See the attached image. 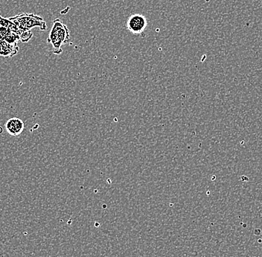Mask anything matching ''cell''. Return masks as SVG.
<instances>
[{
  "instance_id": "obj_1",
  "label": "cell",
  "mask_w": 262,
  "mask_h": 257,
  "mask_svg": "<svg viewBox=\"0 0 262 257\" xmlns=\"http://www.w3.org/2000/svg\"><path fill=\"white\" fill-rule=\"evenodd\" d=\"M70 36V31L65 24L60 19H55L48 37V43L52 45L54 54L62 53V46L69 41Z\"/></svg>"
},
{
  "instance_id": "obj_2",
  "label": "cell",
  "mask_w": 262,
  "mask_h": 257,
  "mask_svg": "<svg viewBox=\"0 0 262 257\" xmlns=\"http://www.w3.org/2000/svg\"><path fill=\"white\" fill-rule=\"evenodd\" d=\"M13 23L22 31H31L38 28L40 31H46L47 25L42 16L34 13H22L9 18Z\"/></svg>"
},
{
  "instance_id": "obj_3",
  "label": "cell",
  "mask_w": 262,
  "mask_h": 257,
  "mask_svg": "<svg viewBox=\"0 0 262 257\" xmlns=\"http://www.w3.org/2000/svg\"><path fill=\"white\" fill-rule=\"evenodd\" d=\"M147 21L145 16L138 13L131 15L126 24L129 31L135 35H138L144 32V30L147 28Z\"/></svg>"
},
{
  "instance_id": "obj_4",
  "label": "cell",
  "mask_w": 262,
  "mask_h": 257,
  "mask_svg": "<svg viewBox=\"0 0 262 257\" xmlns=\"http://www.w3.org/2000/svg\"><path fill=\"white\" fill-rule=\"evenodd\" d=\"M0 26L9 28L13 33L19 36V39L22 43H28L33 37L31 31H22L18 28L9 18H4L0 16Z\"/></svg>"
},
{
  "instance_id": "obj_5",
  "label": "cell",
  "mask_w": 262,
  "mask_h": 257,
  "mask_svg": "<svg viewBox=\"0 0 262 257\" xmlns=\"http://www.w3.org/2000/svg\"><path fill=\"white\" fill-rule=\"evenodd\" d=\"M4 126L6 131L12 136H18L20 135L25 128L23 121L18 118H10Z\"/></svg>"
},
{
  "instance_id": "obj_6",
  "label": "cell",
  "mask_w": 262,
  "mask_h": 257,
  "mask_svg": "<svg viewBox=\"0 0 262 257\" xmlns=\"http://www.w3.org/2000/svg\"><path fill=\"white\" fill-rule=\"evenodd\" d=\"M18 43H9L0 40V56L2 58H12L19 52Z\"/></svg>"
},
{
  "instance_id": "obj_7",
  "label": "cell",
  "mask_w": 262,
  "mask_h": 257,
  "mask_svg": "<svg viewBox=\"0 0 262 257\" xmlns=\"http://www.w3.org/2000/svg\"><path fill=\"white\" fill-rule=\"evenodd\" d=\"M0 40H4L9 43H18L20 39L11 30L0 26Z\"/></svg>"
}]
</instances>
